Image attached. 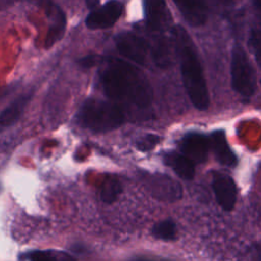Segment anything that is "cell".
<instances>
[{
    "label": "cell",
    "instance_id": "obj_1",
    "mask_svg": "<svg viewBox=\"0 0 261 261\" xmlns=\"http://www.w3.org/2000/svg\"><path fill=\"white\" fill-rule=\"evenodd\" d=\"M104 93L112 100L127 101L140 108L149 107L153 92L148 80L130 63L110 58L100 73Z\"/></svg>",
    "mask_w": 261,
    "mask_h": 261
},
{
    "label": "cell",
    "instance_id": "obj_2",
    "mask_svg": "<svg viewBox=\"0 0 261 261\" xmlns=\"http://www.w3.org/2000/svg\"><path fill=\"white\" fill-rule=\"evenodd\" d=\"M172 41L179 58L186 91L196 108L206 110L209 107L210 99L196 46L187 31L180 25H175L172 29Z\"/></svg>",
    "mask_w": 261,
    "mask_h": 261
},
{
    "label": "cell",
    "instance_id": "obj_3",
    "mask_svg": "<svg viewBox=\"0 0 261 261\" xmlns=\"http://www.w3.org/2000/svg\"><path fill=\"white\" fill-rule=\"evenodd\" d=\"M77 120L94 133H106L119 127L125 117L122 109L114 103L88 99L77 113Z\"/></svg>",
    "mask_w": 261,
    "mask_h": 261
},
{
    "label": "cell",
    "instance_id": "obj_4",
    "mask_svg": "<svg viewBox=\"0 0 261 261\" xmlns=\"http://www.w3.org/2000/svg\"><path fill=\"white\" fill-rule=\"evenodd\" d=\"M231 86L244 97H251L256 90V71L245 49L236 44L231 51L230 61Z\"/></svg>",
    "mask_w": 261,
    "mask_h": 261
},
{
    "label": "cell",
    "instance_id": "obj_5",
    "mask_svg": "<svg viewBox=\"0 0 261 261\" xmlns=\"http://www.w3.org/2000/svg\"><path fill=\"white\" fill-rule=\"evenodd\" d=\"M123 5L120 1L110 0L97 9L92 10L86 17V27L90 30H103L113 25L120 17Z\"/></svg>",
    "mask_w": 261,
    "mask_h": 261
},
{
    "label": "cell",
    "instance_id": "obj_6",
    "mask_svg": "<svg viewBox=\"0 0 261 261\" xmlns=\"http://www.w3.org/2000/svg\"><path fill=\"white\" fill-rule=\"evenodd\" d=\"M115 45L125 58L138 64H144L148 53V45L143 38L130 32H122L115 37Z\"/></svg>",
    "mask_w": 261,
    "mask_h": 261
},
{
    "label": "cell",
    "instance_id": "obj_7",
    "mask_svg": "<svg viewBox=\"0 0 261 261\" xmlns=\"http://www.w3.org/2000/svg\"><path fill=\"white\" fill-rule=\"evenodd\" d=\"M144 14L147 27L156 33L170 28L172 17L165 0H144Z\"/></svg>",
    "mask_w": 261,
    "mask_h": 261
},
{
    "label": "cell",
    "instance_id": "obj_8",
    "mask_svg": "<svg viewBox=\"0 0 261 261\" xmlns=\"http://www.w3.org/2000/svg\"><path fill=\"white\" fill-rule=\"evenodd\" d=\"M212 190L218 205L224 211L233 209L237 202V186L229 175L221 172H214Z\"/></svg>",
    "mask_w": 261,
    "mask_h": 261
},
{
    "label": "cell",
    "instance_id": "obj_9",
    "mask_svg": "<svg viewBox=\"0 0 261 261\" xmlns=\"http://www.w3.org/2000/svg\"><path fill=\"white\" fill-rule=\"evenodd\" d=\"M180 151L194 163H203L208 157L209 138L198 133H190L179 141Z\"/></svg>",
    "mask_w": 261,
    "mask_h": 261
},
{
    "label": "cell",
    "instance_id": "obj_10",
    "mask_svg": "<svg viewBox=\"0 0 261 261\" xmlns=\"http://www.w3.org/2000/svg\"><path fill=\"white\" fill-rule=\"evenodd\" d=\"M185 19L193 27L203 25L208 18L206 0H173Z\"/></svg>",
    "mask_w": 261,
    "mask_h": 261
},
{
    "label": "cell",
    "instance_id": "obj_11",
    "mask_svg": "<svg viewBox=\"0 0 261 261\" xmlns=\"http://www.w3.org/2000/svg\"><path fill=\"white\" fill-rule=\"evenodd\" d=\"M147 189L153 197L165 202L177 201L182 194L180 185L169 177L151 178L147 182Z\"/></svg>",
    "mask_w": 261,
    "mask_h": 261
},
{
    "label": "cell",
    "instance_id": "obj_12",
    "mask_svg": "<svg viewBox=\"0 0 261 261\" xmlns=\"http://www.w3.org/2000/svg\"><path fill=\"white\" fill-rule=\"evenodd\" d=\"M47 14L50 20V25L46 34L44 46L45 48H50L62 38L66 27V17L62 9L52 3H50L47 8Z\"/></svg>",
    "mask_w": 261,
    "mask_h": 261
},
{
    "label": "cell",
    "instance_id": "obj_13",
    "mask_svg": "<svg viewBox=\"0 0 261 261\" xmlns=\"http://www.w3.org/2000/svg\"><path fill=\"white\" fill-rule=\"evenodd\" d=\"M209 142L210 148L220 164L228 167H233L237 164V156L230 149L222 130L213 132L209 137Z\"/></svg>",
    "mask_w": 261,
    "mask_h": 261
},
{
    "label": "cell",
    "instance_id": "obj_14",
    "mask_svg": "<svg viewBox=\"0 0 261 261\" xmlns=\"http://www.w3.org/2000/svg\"><path fill=\"white\" fill-rule=\"evenodd\" d=\"M164 162L168 165L179 177L190 180L195 175V163L185 156L176 152H168L164 155Z\"/></svg>",
    "mask_w": 261,
    "mask_h": 261
},
{
    "label": "cell",
    "instance_id": "obj_15",
    "mask_svg": "<svg viewBox=\"0 0 261 261\" xmlns=\"http://www.w3.org/2000/svg\"><path fill=\"white\" fill-rule=\"evenodd\" d=\"M31 98V94H25L14 100L0 113V126H9L13 124L23 112Z\"/></svg>",
    "mask_w": 261,
    "mask_h": 261
},
{
    "label": "cell",
    "instance_id": "obj_16",
    "mask_svg": "<svg viewBox=\"0 0 261 261\" xmlns=\"http://www.w3.org/2000/svg\"><path fill=\"white\" fill-rule=\"evenodd\" d=\"M122 192V186L118 178L113 175H108L103 179L100 186V198L103 202L111 204L117 200Z\"/></svg>",
    "mask_w": 261,
    "mask_h": 261
},
{
    "label": "cell",
    "instance_id": "obj_17",
    "mask_svg": "<svg viewBox=\"0 0 261 261\" xmlns=\"http://www.w3.org/2000/svg\"><path fill=\"white\" fill-rule=\"evenodd\" d=\"M152 234L154 238L171 241L176 236V225L172 220H162L157 222L152 228Z\"/></svg>",
    "mask_w": 261,
    "mask_h": 261
},
{
    "label": "cell",
    "instance_id": "obj_18",
    "mask_svg": "<svg viewBox=\"0 0 261 261\" xmlns=\"http://www.w3.org/2000/svg\"><path fill=\"white\" fill-rule=\"evenodd\" d=\"M29 261H75L64 252L34 251L28 254Z\"/></svg>",
    "mask_w": 261,
    "mask_h": 261
},
{
    "label": "cell",
    "instance_id": "obj_19",
    "mask_svg": "<svg viewBox=\"0 0 261 261\" xmlns=\"http://www.w3.org/2000/svg\"><path fill=\"white\" fill-rule=\"evenodd\" d=\"M249 45L254 52L256 58L261 61V22L251 29Z\"/></svg>",
    "mask_w": 261,
    "mask_h": 261
},
{
    "label": "cell",
    "instance_id": "obj_20",
    "mask_svg": "<svg viewBox=\"0 0 261 261\" xmlns=\"http://www.w3.org/2000/svg\"><path fill=\"white\" fill-rule=\"evenodd\" d=\"M160 142V137L154 134H148L142 137L137 142V148L142 152H147L152 150Z\"/></svg>",
    "mask_w": 261,
    "mask_h": 261
},
{
    "label": "cell",
    "instance_id": "obj_21",
    "mask_svg": "<svg viewBox=\"0 0 261 261\" xmlns=\"http://www.w3.org/2000/svg\"><path fill=\"white\" fill-rule=\"evenodd\" d=\"M98 60V57L96 55H89V56H86L82 59L79 60V63L83 66V67H86V68H89V67H92L93 65L96 64Z\"/></svg>",
    "mask_w": 261,
    "mask_h": 261
},
{
    "label": "cell",
    "instance_id": "obj_22",
    "mask_svg": "<svg viewBox=\"0 0 261 261\" xmlns=\"http://www.w3.org/2000/svg\"><path fill=\"white\" fill-rule=\"evenodd\" d=\"M254 3L256 5V7L261 11V0H254Z\"/></svg>",
    "mask_w": 261,
    "mask_h": 261
},
{
    "label": "cell",
    "instance_id": "obj_23",
    "mask_svg": "<svg viewBox=\"0 0 261 261\" xmlns=\"http://www.w3.org/2000/svg\"><path fill=\"white\" fill-rule=\"evenodd\" d=\"M259 261H261V256H260V258H259Z\"/></svg>",
    "mask_w": 261,
    "mask_h": 261
}]
</instances>
